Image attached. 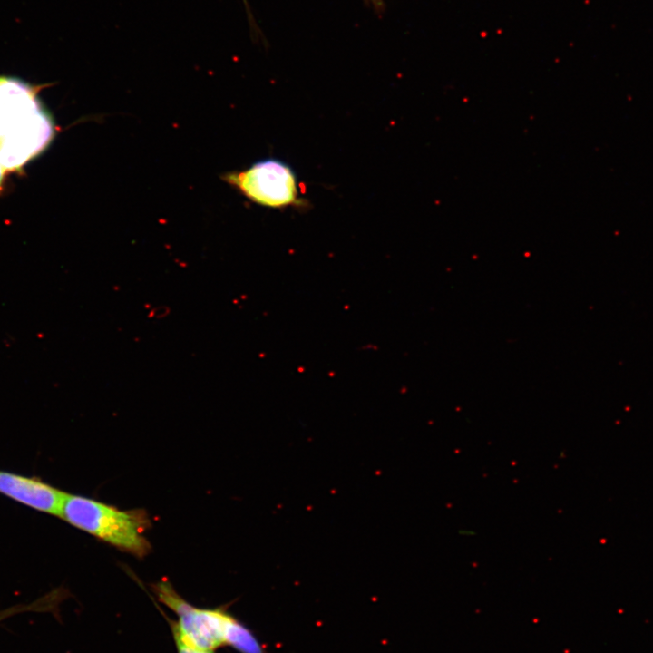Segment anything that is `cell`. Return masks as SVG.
Listing matches in <instances>:
<instances>
[{"mask_svg":"<svg viewBox=\"0 0 653 653\" xmlns=\"http://www.w3.org/2000/svg\"><path fill=\"white\" fill-rule=\"evenodd\" d=\"M59 517L135 557L143 558L151 551L146 537L151 521L144 509L121 510L89 497L66 493Z\"/></svg>","mask_w":653,"mask_h":653,"instance_id":"obj_1","label":"cell"},{"mask_svg":"<svg viewBox=\"0 0 653 653\" xmlns=\"http://www.w3.org/2000/svg\"><path fill=\"white\" fill-rule=\"evenodd\" d=\"M151 590L158 600L178 618L177 620L171 619L155 604L169 624L173 638L206 651H215L226 645L229 626L234 618L225 609L195 607L185 600L167 580L152 584Z\"/></svg>","mask_w":653,"mask_h":653,"instance_id":"obj_2","label":"cell"},{"mask_svg":"<svg viewBox=\"0 0 653 653\" xmlns=\"http://www.w3.org/2000/svg\"><path fill=\"white\" fill-rule=\"evenodd\" d=\"M223 180L263 207L282 210L306 206L296 173L278 159L258 161L246 170L226 173Z\"/></svg>","mask_w":653,"mask_h":653,"instance_id":"obj_3","label":"cell"},{"mask_svg":"<svg viewBox=\"0 0 653 653\" xmlns=\"http://www.w3.org/2000/svg\"><path fill=\"white\" fill-rule=\"evenodd\" d=\"M0 493L39 512L60 516L67 492L41 479L0 470Z\"/></svg>","mask_w":653,"mask_h":653,"instance_id":"obj_4","label":"cell"},{"mask_svg":"<svg viewBox=\"0 0 653 653\" xmlns=\"http://www.w3.org/2000/svg\"><path fill=\"white\" fill-rule=\"evenodd\" d=\"M226 645L233 647L241 653H262L252 633L235 618L229 626Z\"/></svg>","mask_w":653,"mask_h":653,"instance_id":"obj_5","label":"cell"},{"mask_svg":"<svg viewBox=\"0 0 653 653\" xmlns=\"http://www.w3.org/2000/svg\"><path fill=\"white\" fill-rule=\"evenodd\" d=\"M56 602H58L57 599H54V596H48L42 598L29 605H15L7 608L0 611V623L8 618L23 612H52L53 609H56Z\"/></svg>","mask_w":653,"mask_h":653,"instance_id":"obj_6","label":"cell"},{"mask_svg":"<svg viewBox=\"0 0 653 653\" xmlns=\"http://www.w3.org/2000/svg\"><path fill=\"white\" fill-rule=\"evenodd\" d=\"M174 639L176 649L178 653H215V651L200 650L190 646L186 645L179 639Z\"/></svg>","mask_w":653,"mask_h":653,"instance_id":"obj_7","label":"cell"},{"mask_svg":"<svg viewBox=\"0 0 653 653\" xmlns=\"http://www.w3.org/2000/svg\"><path fill=\"white\" fill-rule=\"evenodd\" d=\"M3 177H4V171H3L2 167L0 166V188H1V183L3 181Z\"/></svg>","mask_w":653,"mask_h":653,"instance_id":"obj_8","label":"cell"}]
</instances>
